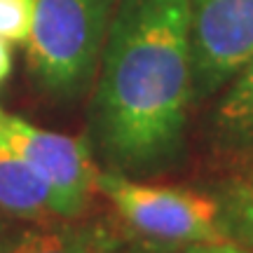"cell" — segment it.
Instances as JSON below:
<instances>
[{
  "label": "cell",
  "mask_w": 253,
  "mask_h": 253,
  "mask_svg": "<svg viewBox=\"0 0 253 253\" xmlns=\"http://www.w3.org/2000/svg\"><path fill=\"white\" fill-rule=\"evenodd\" d=\"M195 66L188 0H120L103 45L91 138L110 171L150 176L185 148Z\"/></svg>",
  "instance_id": "1"
},
{
  "label": "cell",
  "mask_w": 253,
  "mask_h": 253,
  "mask_svg": "<svg viewBox=\"0 0 253 253\" xmlns=\"http://www.w3.org/2000/svg\"><path fill=\"white\" fill-rule=\"evenodd\" d=\"M120 0H36L28 68L56 99H78L96 80Z\"/></svg>",
  "instance_id": "2"
},
{
  "label": "cell",
  "mask_w": 253,
  "mask_h": 253,
  "mask_svg": "<svg viewBox=\"0 0 253 253\" xmlns=\"http://www.w3.org/2000/svg\"><path fill=\"white\" fill-rule=\"evenodd\" d=\"M96 190L108 197L126 225L150 242L190 249L230 244L216 195L150 185L118 171H99Z\"/></svg>",
  "instance_id": "3"
},
{
  "label": "cell",
  "mask_w": 253,
  "mask_h": 253,
  "mask_svg": "<svg viewBox=\"0 0 253 253\" xmlns=\"http://www.w3.org/2000/svg\"><path fill=\"white\" fill-rule=\"evenodd\" d=\"M0 143L45 178L61 199L66 218L84 213L99 178V169L84 138L54 134L0 110Z\"/></svg>",
  "instance_id": "4"
},
{
  "label": "cell",
  "mask_w": 253,
  "mask_h": 253,
  "mask_svg": "<svg viewBox=\"0 0 253 253\" xmlns=\"http://www.w3.org/2000/svg\"><path fill=\"white\" fill-rule=\"evenodd\" d=\"M195 99L223 89L253 56V0H188Z\"/></svg>",
  "instance_id": "5"
},
{
  "label": "cell",
  "mask_w": 253,
  "mask_h": 253,
  "mask_svg": "<svg viewBox=\"0 0 253 253\" xmlns=\"http://www.w3.org/2000/svg\"><path fill=\"white\" fill-rule=\"evenodd\" d=\"M0 209L17 218H66L61 199L40 173L0 143Z\"/></svg>",
  "instance_id": "6"
},
{
  "label": "cell",
  "mask_w": 253,
  "mask_h": 253,
  "mask_svg": "<svg viewBox=\"0 0 253 253\" xmlns=\"http://www.w3.org/2000/svg\"><path fill=\"white\" fill-rule=\"evenodd\" d=\"M0 253H115V237L103 225H49L0 242Z\"/></svg>",
  "instance_id": "7"
},
{
  "label": "cell",
  "mask_w": 253,
  "mask_h": 253,
  "mask_svg": "<svg viewBox=\"0 0 253 253\" xmlns=\"http://www.w3.org/2000/svg\"><path fill=\"white\" fill-rule=\"evenodd\" d=\"M213 134L227 150L253 153V56L227 80L213 113Z\"/></svg>",
  "instance_id": "8"
},
{
  "label": "cell",
  "mask_w": 253,
  "mask_h": 253,
  "mask_svg": "<svg viewBox=\"0 0 253 253\" xmlns=\"http://www.w3.org/2000/svg\"><path fill=\"white\" fill-rule=\"evenodd\" d=\"M216 199L227 242L244 251H253V167L227 181Z\"/></svg>",
  "instance_id": "9"
},
{
  "label": "cell",
  "mask_w": 253,
  "mask_h": 253,
  "mask_svg": "<svg viewBox=\"0 0 253 253\" xmlns=\"http://www.w3.org/2000/svg\"><path fill=\"white\" fill-rule=\"evenodd\" d=\"M36 0H0V38L7 42H26L33 24Z\"/></svg>",
  "instance_id": "10"
},
{
  "label": "cell",
  "mask_w": 253,
  "mask_h": 253,
  "mask_svg": "<svg viewBox=\"0 0 253 253\" xmlns=\"http://www.w3.org/2000/svg\"><path fill=\"white\" fill-rule=\"evenodd\" d=\"M12 73V52H9V42L0 38V84L9 78Z\"/></svg>",
  "instance_id": "11"
}]
</instances>
